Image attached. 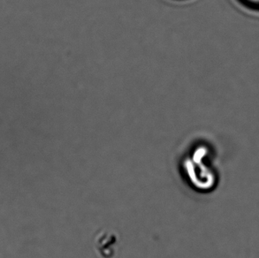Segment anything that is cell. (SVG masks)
<instances>
[{"instance_id": "cell-1", "label": "cell", "mask_w": 259, "mask_h": 258, "mask_svg": "<svg viewBox=\"0 0 259 258\" xmlns=\"http://www.w3.org/2000/svg\"><path fill=\"white\" fill-rule=\"evenodd\" d=\"M243 3L248 5L249 7L259 8V0H242Z\"/></svg>"}]
</instances>
